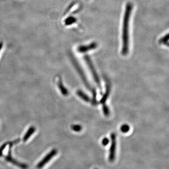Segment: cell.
Wrapping results in <instances>:
<instances>
[{
    "instance_id": "cell-12",
    "label": "cell",
    "mask_w": 169,
    "mask_h": 169,
    "mask_svg": "<svg viewBox=\"0 0 169 169\" xmlns=\"http://www.w3.org/2000/svg\"><path fill=\"white\" fill-rule=\"evenodd\" d=\"M169 34H167L165 36L160 39L159 40V43L161 44H164L165 45H169Z\"/></svg>"
},
{
    "instance_id": "cell-17",
    "label": "cell",
    "mask_w": 169,
    "mask_h": 169,
    "mask_svg": "<svg viewBox=\"0 0 169 169\" xmlns=\"http://www.w3.org/2000/svg\"><path fill=\"white\" fill-rule=\"evenodd\" d=\"M10 142H8V143H5L0 148V156H1L2 155V152H3V151L4 150L5 148L7 147V145L9 144Z\"/></svg>"
},
{
    "instance_id": "cell-18",
    "label": "cell",
    "mask_w": 169,
    "mask_h": 169,
    "mask_svg": "<svg viewBox=\"0 0 169 169\" xmlns=\"http://www.w3.org/2000/svg\"><path fill=\"white\" fill-rule=\"evenodd\" d=\"M109 143V139L108 138H104L102 140V144L103 146H106L108 145Z\"/></svg>"
},
{
    "instance_id": "cell-20",
    "label": "cell",
    "mask_w": 169,
    "mask_h": 169,
    "mask_svg": "<svg viewBox=\"0 0 169 169\" xmlns=\"http://www.w3.org/2000/svg\"></svg>"
},
{
    "instance_id": "cell-11",
    "label": "cell",
    "mask_w": 169,
    "mask_h": 169,
    "mask_svg": "<svg viewBox=\"0 0 169 169\" xmlns=\"http://www.w3.org/2000/svg\"><path fill=\"white\" fill-rule=\"evenodd\" d=\"M35 131V128L34 126H31L29 128L26 133V135H24V137L23 141L24 142H26L28 140L29 137L32 135L33 133Z\"/></svg>"
},
{
    "instance_id": "cell-5",
    "label": "cell",
    "mask_w": 169,
    "mask_h": 169,
    "mask_svg": "<svg viewBox=\"0 0 169 169\" xmlns=\"http://www.w3.org/2000/svg\"><path fill=\"white\" fill-rule=\"evenodd\" d=\"M57 153V151L56 150H53L50 153L46 155L42 161L37 165V168L38 169H41L47 163L49 162V161H50L52 158H53L54 155H56V154Z\"/></svg>"
},
{
    "instance_id": "cell-4",
    "label": "cell",
    "mask_w": 169,
    "mask_h": 169,
    "mask_svg": "<svg viewBox=\"0 0 169 169\" xmlns=\"http://www.w3.org/2000/svg\"><path fill=\"white\" fill-rule=\"evenodd\" d=\"M111 137V145L110 148V154H109V161L112 162H113L115 158V153L116 149V136L115 133H112L110 136Z\"/></svg>"
},
{
    "instance_id": "cell-15",
    "label": "cell",
    "mask_w": 169,
    "mask_h": 169,
    "mask_svg": "<svg viewBox=\"0 0 169 169\" xmlns=\"http://www.w3.org/2000/svg\"><path fill=\"white\" fill-rule=\"evenodd\" d=\"M120 130L123 133H126V132H128L130 130V126L126 124H125L122 125Z\"/></svg>"
},
{
    "instance_id": "cell-6",
    "label": "cell",
    "mask_w": 169,
    "mask_h": 169,
    "mask_svg": "<svg viewBox=\"0 0 169 169\" xmlns=\"http://www.w3.org/2000/svg\"><path fill=\"white\" fill-rule=\"evenodd\" d=\"M110 89H111V85H110V82L108 80V79H106V90L105 92L104 95H102V99L100 100V102L101 104H106V102L108 99V97L110 95Z\"/></svg>"
},
{
    "instance_id": "cell-10",
    "label": "cell",
    "mask_w": 169,
    "mask_h": 169,
    "mask_svg": "<svg viewBox=\"0 0 169 169\" xmlns=\"http://www.w3.org/2000/svg\"><path fill=\"white\" fill-rule=\"evenodd\" d=\"M77 94L80 98L82 99L83 100L85 101V102H90V101H91L90 98L88 96V95H87L86 93H84L83 91H81V90H79L77 91Z\"/></svg>"
},
{
    "instance_id": "cell-9",
    "label": "cell",
    "mask_w": 169,
    "mask_h": 169,
    "mask_svg": "<svg viewBox=\"0 0 169 169\" xmlns=\"http://www.w3.org/2000/svg\"><path fill=\"white\" fill-rule=\"evenodd\" d=\"M58 87H59L60 90L62 94L64 96H67V95H68L69 92L67 90V89L65 88L64 86V84H63V82H62V80L61 78H59V79H58Z\"/></svg>"
},
{
    "instance_id": "cell-19",
    "label": "cell",
    "mask_w": 169,
    "mask_h": 169,
    "mask_svg": "<svg viewBox=\"0 0 169 169\" xmlns=\"http://www.w3.org/2000/svg\"><path fill=\"white\" fill-rule=\"evenodd\" d=\"M2 47V42H0V50H1V48Z\"/></svg>"
},
{
    "instance_id": "cell-3",
    "label": "cell",
    "mask_w": 169,
    "mask_h": 169,
    "mask_svg": "<svg viewBox=\"0 0 169 169\" xmlns=\"http://www.w3.org/2000/svg\"><path fill=\"white\" fill-rule=\"evenodd\" d=\"M84 58V61H85V62L87 64V65L88 66V68L90 71L92 75L93 76L94 80L95 81L96 84L97 85L100 90H102V86H101L100 78L99 77L97 73L96 72V69H95V68L94 65H93V63H92V62L91 60V58H90V57L88 55H85Z\"/></svg>"
},
{
    "instance_id": "cell-7",
    "label": "cell",
    "mask_w": 169,
    "mask_h": 169,
    "mask_svg": "<svg viewBox=\"0 0 169 169\" xmlns=\"http://www.w3.org/2000/svg\"><path fill=\"white\" fill-rule=\"evenodd\" d=\"M97 47V44L96 42H92L91 44H88L87 45H83L79 46L77 49L78 52L80 53H85L90 50H93L96 49Z\"/></svg>"
},
{
    "instance_id": "cell-1",
    "label": "cell",
    "mask_w": 169,
    "mask_h": 169,
    "mask_svg": "<svg viewBox=\"0 0 169 169\" xmlns=\"http://www.w3.org/2000/svg\"><path fill=\"white\" fill-rule=\"evenodd\" d=\"M133 9V5L131 2H128L125 7V11L123 17L122 28V54L125 56L128 53L129 49V22L131 13Z\"/></svg>"
},
{
    "instance_id": "cell-16",
    "label": "cell",
    "mask_w": 169,
    "mask_h": 169,
    "mask_svg": "<svg viewBox=\"0 0 169 169\" xmlns=\"http://www.w3.org/2000/svg\"><path fill=\"white\" fill-rule=\"evenodd\" d=\"M71 128L75 132H79L82 130V126L79 125H73L71 126Z\"/></svg>"
},
{
    "instance_id": "cell-2",
    "label": "cell",
    "mask_w": 169,
    "mask_h": 169,
    "mask_svg": "<svg viewBox=\"0 0 169 169\" xmlns=\"http://www.w3.org/2000/svg\"><path fill=\"white\" fill-rule=\"evenodd\" d=\"M72 60L74 67L80 76V78L82 79V80L84 85L86 86V87L92 92V103L93 105H96L98 104V102L97 101V99H96L97 94H96V90H95V88L92 87L91 84L89 82L86 75L84 74L83 70L81 68L79 64L76 60L75 59V58H73V57H72Z\"/></svg>"
},
{
    "instance_id": "cell-14",
    "label": "cell",
    "mask_w": 169,
    "mask_h": 169,
    "mask_svg": "<svg viewBox=\"0 0 169 169\" xmlns=\"http://www.w3.org/2000/svg\"><path fill=\"white\" fill-rule=\"evenodd\" d=\"M102 110L105 116L108 117L110 114V111L108 106L106 104H104L102 105Z\"/></svg>"
},
{
    "instance_id": "cell-8",
    "label": "cell",
    "mask_w": 169,
    "mask_h": 169,
    "mask_svg": "<svg viewBox=\"0 0 169 169\" xmlns=\"http://www.w3.org/2000/svg\"><path fill=\"white\" fill-rule=\"evenodd\" d=\"M11 151H9V155H7L6 156V160L7 161H9V162L11 163H13V165H15L17 166L18 167L21 168L22 169H28V166L26 164H24V163H20L18 162L16 160H15L14 159L12 158L11 156Z\"/></svg>"
},
{
    "instance_id": "cell-13",
    "label": "cell",
    "mask_w": 169,
    "mask_h": 169,
    "mask_svg": "<svg viewBox=\"0 0 169 169\" xmlns=\"http://www.w3.org/2000/svg\"><path fill=\"white\" fill-rule=\"evenodd\" d=\"M77 19L73 16H69L65 19V24L67 26H69L71 24H73L76 22Z\"/></svg>"
}]
</instances>
